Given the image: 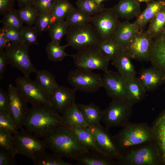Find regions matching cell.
Masks as SVG:
<instances>
[{
	"instance_id": "cb8c5ba5",
	"label": "cell",
	"mask_w": 165,
	"mask_h": 165,
	"mask_svg": "<svg viewBox=\"0 0 165 165\" xmlns=\"http://www.w3.org/2000/svg\"><path fill=\"white\" fill-rule=\"evenodd\" d=\"M140 3L137 0H120L113 8L119 18L128 20L140 13Z\"/></svg>"
},
{
	"instance_id": "f35d334b",
	"label": "cell",
	"mask_w": 165,
	"mask_h": 165,
	"mask_svg": "<svg viewBox=\"0 0 165 165\" xmlns=\"http://www.w3.org/2000/svg\"><path fill=\"white\" fill-rule=\"evenodd\" d=\"M0 23L4 26L20 29L23 26L24 22L19 15L17 10L14 9L9 11L3 15Z\"/></svg>"
},
{
	"instance_id": "836d02e7",
	"label": "cell",
	"mask_w": 165,
	"mask_h": 165,
	"mask_svg": "<svg viewBox=\"0 0 165 165\" xmlns=\"http://www.w3.org/2000/svg\"><path fill=\"white\" fill-rule=\"evenodd\" d=\"M92 16L77 8H74L65 20L69 26H76L90 23Z\"/></svg>"
},
{
	"instance_id": "ffe728a7",
	"label": "cell",
	"mask_w": 165,
	"mask_h": 165,
	"mask_svg": "<svg viewBox=\"0 0 165 165\" xmlns=\"http://www.w3.org/2000/svg\"><path fill=\"white\" fill-rule=\"evenodd\" d=\"M152 127L154 141L159 151L162 164H165V111L155 120Z\"/></svg>"
},
{
	"instance_id": "ab89813d",
	"label": "cell",
	"mask_w": 165,
	"mask_h": 165,
	"mask_svg": "<svg viewBox=\"0 0 165 165\" xmlns=\"http://www.w3.org/2000/svg\"><path fill=\"white\" fill-rule=\"evenodd\" d=\"M76 5L77 8L92 16L99 13L103 8L95 0H78Z\"/></svg>"
},
{
	"instance_id": "f546056e",
	"label": "cell",
	"mask_w": 165,
	"mask_h": 165,
	"mask_svg": "<svg viewBox=\"0 0 165 165\" xmlns=\"http://www.w3.org/2000/svg\"><path fill=\"white\" fill-rule=\"evenodd\" d=\"M70 128L74 131L79 142L88 150L97 151L102 153L97 146L93 134L87 128Z\"/></svg>"
},
{
	"instance_id": "8fae6325",
	"label": "cell",
	"mask_w": 165,
	"mask_h": 165,
	"mask_svg": "<svg viewBox=\"0 0 165 165\" xmlns=\"http://www.w3.org/2000/svg\"><path fill=\"white\" fill-rule=\"evenodd\" d=\"M15 83L16 87L24 100L32 107H53L50 96L41 89L35 81L31 80L29 77H19Z\"/></svg>"
},
{
	"instance_id": "6da1fadb",
	"label": "cell",
	"mask_w": 165,
	"mask_h": 165,
	"mask_svg": "<svg viewBox=\"0 0 165 165\" xmlns=\"http://www.w3.org/2000/svg\"><path fill=\"white\" fill-rule=\"evenodd\" d=\"M62 125L59 112L53 107L43 106L28 108L23 124L26 131L43 139Z\"/></svg>"
},
{
	"instance_id": "7c38bea8",
	"label": "cell",
	"mask_w": 165,
	"mask_h": 165,
	"mask_svg": "<svg viewBox=\"0 0 165 165\" xmlns=\"http://www.w3.org/2000/svg\"><path fill=\"white\" fill-rule=\"evenodd\" d=\"M119 17L113 8H104L92 16L90 23L97 33L101 40L112 38L120 23Z\"/></svg>"
},
{
	"instance_id": "816d5d0a",
	"label": "cell",
	"mask_w": 165,
	"mask_h": 165,
	"mask_svg": "<svg viewBox=\"0 0 165 165\" xmlns=\"http://www.w3.org/2000/svg\"><path fill=\"white\" fill-rule=\"evenodd\" d=\"M9 42L5 36L3 28L0 29V51L5 50L7 44Z\"/></svg>"
},
{
	"instance_id": "11a10c76",
	"label": "cell",
	"mask_w": 165,
	"mask_h": 165,
	"mask_svg": "<svg viewBox=\"0 0 165 165\" xmlns=\"http://www.w3.org/2000/svg\"><path fill=\"white\" fill-rule=\"evenodd\" d=\"M140 2H145L146 3L149 2L153 0H137Z\"/></svg>"
},
{
	"instance_id": "52a82bcc",
	"label": "cell",
	"mask_w": 165,
	"mask_h": 165,
	"mask_svg": "<svg viewBox=\"0 0 165 165\" xmlns=\"http://www.w3.org/2000/svg\"><path fill=\"white\" fill-rule=\"evenodd\" d=\"M29 46L23 41L16 43L9 42L5 52L8 64L20 70L24 76L29 77L38 70L32 64L29 55Z\"/></svg>"
},
{
	"instance_id": "e575fe53",
	"label": "cell",
	"mask_w": 165,
	"mask_h": 165,
	"mask_svg": "<svg viewBox=\"0 0 165 165\" xmlns=\"http://www.w3.org/2000/svg\"><path fill=\"white\" fill-rule=\"evenodd\" d=\"M68 26L65 19L58 20L50 26L48 31L51 41L60 44L66 35Z\"/></svg>"
},
{
	"instance_id": "db71d44e",
	"label": "cell",
	"mask_w": 165,
	"mask_h": 165,
	"mask_svg": "<svg viewBox=\"0 0 165 165\" xmlns=\"http://www.w3.org/2000/svg\"><path fill=\"white\" fill-rule=\"evenodd\" d=\"M159 35L165 38V26Z\"/></svg>"
},
{
	"instance_id": "277c9868",
	"label": "cell",
	"mask_w": 165,
	"mask_h": 165,
	"mask_svg": "<svg viewBox=\"0 0 165 165\" xmlns=\"http://www.w3.org/2000/svg\"><path fill=\"white\" fill-rule=\"evenodd\" d=\"M162 164L154 141L138 146L123 155L116 165H158Z\"/></svg>"
},
{
	"instance_id": "9c48e42d",
	"label": "cell",
	"mask_w": 165,
	"mask_h": 165,
	"mask_svg": "<svg viewBox=\"0 0 165 165\" xmlns=\"http://www.w3.org/2000/svg\"><path fill=\"white\" fill-rule=\"evenodd\" d=\"M20 130L13 136L17 154L24 155L33 161L46 152L47 145L44 139H39L23 128Z\"/></svg>"
},
{
	"instance_id": "ee69618b",
	"label": "cell",
	"mask_w": 165,
	"mask_h": 165,
	"mask_svg": "<svg viewBox=\"0 0 165 165\" xmlns=\"http://www.w3.org/2000/svg\"><path fill=\"white\" fill-rule=\"evenodd\" d=\"M51 13L39 12L34 26L41 33L48 30Z\"/></svg>"
},
{
	"instance_id": "4dcf8cb0",
	"label": "cell",
	"mask_w": 165,
	"mask_h": 165,
	"mask_svg": "<svg viewBox=\"0 0 165 165\" xmlns=\"http://www.w3.org/2000/svg\"><path fill=\"white\" fill-rule=\"evenodd\" d=\"M97 46L110 61L114 60L123 50L112 38L101 40Z\"/></svg>"
},
{
	"instance_id": "44dd1931",
	"label": "cell",
	"mask_w": 165,
	"mask_h": 165,
	"mask_svg": "<svg viewBox=\"0 0 165 165\" xmlns=\"http://www.w3.org/2000/svg\"><path fill=\"white\" fill-rule=\"evenodd\" d=\"M140 30L134 23L128 20L120 23L112 38L123 49Z\"/></svg>"
},
{
	"instance_id": "4316f807",
	"label": "cell",
	"mask_w": 165,
	"mask_h": 165,
	"mask_svg": "<svg viewBox=\"0 0 165 165\" xmlns=\"http://www.w3.org/2000/svg\"><path fill=\"white\" fill-rule=\"evenodd\" d=\"M76 160L80 165H116L114 160L96 151H88L82 154Z\"/></svg>"
},
{
	"instance_id": "9a60e30c",
	"label": "cell",
	"mask_w": 165,
	"mask_h": 165,
	"mask_svg": "<svg viewBox=\"0 0 165 165\" xmlns=\"http://www.w3.org/2000/svg\"><path fill=\"white\" fill-rule=\"evenodd\" d=\"M7 92L9 99L8 114L18 128L22 129L28 109L27 103L16 87L12 84H9Z\"/></svg>"
},
{
	"instance_id": "1f68e13d",
	"label": "cell",
	"mask_w": 165,
	"mask_h": 165,
	"mask_svg": "<svg viewBox=\"0 0 165 165\" xmlns=\"http://www.w3.org/2000/svg\"><path fill=\"white\" fill-rule=\"evenodd\" d=\"M68 46L67 44L61 46L60 43L52 41L49 42L46 47L48 59L50 61L55 62L61 61L67 56H71L65 52V49Z\"/></svg>"
},
{
	"instance_id": "30bf717a",
	"label": "cell",
	"mask_w": 165,
	"mask_h": 165,
	"mask_svg": "<svg viewBox=\"0 0 165 165\" xmlns=\"http://www.w3.org/2000/svg\"><path fill=\"white\" fill-rule=\"evenodd\" d=\"M67 80L76 91L94 93L103 87L101 75L92 71L77 68L70 71Z\"/></svg>"
},
{
	"instance_id": "7dc6e473",
	"label": "cell",
	"mask_w": 165,
	"mask_h": 165,
	"mask_svg": "<svg viewBox=\"0 0 165 165\" xmlns=\"http://www.w3.org/2000/svg\"><path fill=\"white\" fill-rule=\"evenodd\" d=\"M14 155L6 150L0 148V165H15L17 163Z\"/></svg>"
},
{
	"instance_id": "484cf974",
	"label": "cell",
	"mask_w": 165,
	"mask_h": 165,
	"mask_svg": "<svg viewBox=\"0 0 165 165\" xmlns=\"http://www.w3.org/2000/svg\"><path fill=\"white\" fill-rule=\"evenodd\" d=\"M126 79L128 101L133 105L141 102L147 91L139 78L135 76Z\"/></svg>"
},
{
	"instance_id": "5bb4252c",
	"label": "cell",
	"mask_w": 165,
	"mask_h": 165,
	"mask_svg": "<svg viewBox=\"0 0 165 165\" xmlns=\"http://www.w3.org/2000/svg\"><path fill=\"white\" fill-rule=\"evenodd\" d=\"M153 39L146 31L140 30L123 50L132 59L141 61H149Z\"/></svg>"
},
{
	"instance_id": "f1b7e54d",
	"label": "cell",
	"mask_w": 165,
	"mask_h": 165,
	"mask_svg": "<svg viewBox=\"0 0 165 165\" xmlns=\"http://www.w3.org/2000/svg\"><path fill=\"white\" fill-rule=\"evenodd\" d=\"M36 74V83L43 90L50 96L58 86L55 76L45 69L38 71Z\"/></svg>"
},
{
	"instance_id": "e0dca14e",
	"label": "cell",
	"mask_w": 165,
	"mask_h": 165,
	"mask_svg": "<svg viewBox=\"0 0 165 165\" xmlns=\"http://www.w3.org/2000/svg\"><path fill=\"white\" fill-rule=\"evenodd\" d=\"M76 91L73 88L58 85L50 95L53 107L62 113L75 102Z\"/></svg>"
},
{
	"instance_id": "60d3db41",
	"label": "cell",
	"mask_w": 165,
	"mask_h": 165,
	"mask_svg": "<svg viewBox=\"0 0 165 165\" xmlns=\"http://www.w3.org/2000/svg\"><path fill=\"white\" fill-rule=\"evenodd\" d=\"M22 41L27 45H38L37 38L39 32L34 26L26 25L23 26L20 29Z\"/></svg>"
},
{
	"instance_id": "5b68a950",
	"label": "cell",
	"mask_w": 165,
	"mask_h": 165,
	"mask_svg": "<svg viewBox=\"0 0 165 165\" xmlns=\"http://www.w3.org/2000/svg\"><path fill=\"white\" fill-rule=\"evenodd\" d=\"M71 55L76 68L92 71L101 70L107 72L110 61L104 55L97 46L86 47Z\"/></svg>"
},
{
	"instance_id": "7a4b0ae2",
	"label": "cell",
	"mask_w": 165,
	"mask_h": 165,
	"mask_svg": "<svg viewBox=\"0 0 165 165\" xmlns=\"http://www.w3.org/2000/svg\"><path fill=\"white\" fill-rule=\"evenodd\" d=\"M48 148L62 157L76 160L89 151L81 144L70 128L62 125L44 138Z\"/></svg>"
},
{
	"instance_id": "6f0895ef",
	"label": "cell",
	"mask_w": 165,
	"mask_h": 165,
	"mask_svg": "<svg viewBox=\"0 0 165 165\" xmlns=\"http://www.w3.org/2000/svg\"></svg>"
},
{
	"instance_id": "d6a6232c",
	"label": "cell",
	"mask_w": 165,
	"mask_h": 165,
	"mask_svg": "<svg viewBox=\"0 0 165 165\" xmlns=\"http://www.w3.org/2000/svg\"><path fill=\"white\" fill-rule=\"evenodd\" d=\"M165 26V6L161 9L149 22L147 33L152 38L158 36Z\"/></svg>"
},
{
	"instance_id": "f5cc1de1",
	"label": "cell",
	"mask_w": 165,
	"mask_h": 165,
	"mask_svg": "<svg viewBox=\"0 0 165 165\" xmlns=\"http://www.w3.org/2000/svg\"><path fill=\"white\" fill-rule=\"evenodd\" d=\"M17 2L19 7H21L27 5L33 6V4L35 0H16Z\"/></svg>"
},
{
	"instance_id": "f907efd6",
	"label": "cell",
	"mask_w": 165,
	"mask_h": 165,
	"mask_svg": "<svg viewBox=\"0 0 165 165\" xmlns=\"http://www.w3.org/2000/svg\"><path fill=\"white\" fill-rule=\"evenodd\" d=\"M8 64L7 57L5 51H0V79L2 80Z\"/></svg>"
},
{
	"instance_id": "2e32d148",
	"label": "cell",
	"mask_w": 165,
	"mask_h": 165,
	"mask_svg": "<svg viewBox=\"0 0 165 165\" xmlns=\"http://www.w3.org/2000/svg\"><path fill=\"white\" fill-rule=\"evenodd\" d=\"M103 78V87L109 97L128 101L126 79L119 73L108 70Z\"/></svg>"
},
{
	"instance_id": "ba28073f",
	"label": "cell",
	"mask_w": 165,
	"mask_h": 165,
	"mask_svg": "<svg viewBox=\"0 0 165 165\" xmlns=\"http://www.w3.org/2000/svg\"><path fill=\"white\" fill-rule=\"evenodd\" d=\"M67 44L77 50L90 46H98L101 39L90 23L68 26L66 34Z\"/></svg>"
},
{
	"instance_id": "9f6ffc18",
	"label": "cell",
	"mask_w": 165,
	"mask_h": 165,
	"mask_svg": "<svg viewBox=\"0 0 165 165\" xmlns=\"http://www.w3.org/2000/svg\"><path fill=\"white\" fill-rule=\"evenodd\" d=\"M105 0H95V2L98 5H101V3Z\"/></svg>"
},
{
	"instance_id": "8d00e7d4",
	"label": "cell",
	"mask_w": 165,
	"mask_h": 165,
	"mask_svg": "<svg viewBox=\"0 0 165 165\" xmlns=\"http://www.w3.org/2000/svg\"><path fill=\"white\" fill-rule=\"evenodd\" d=\"M63 157L53 153L46 152L33 161L35 165H73L62 159Z\"/></svg>"
},
{
	"instance_id": "d4e9b609",
	"label": "cell",
	"mask_w": 165,
	"mask_h": 165,
	"mask_svg": "<svg viewBox=\"0 0 165 165\" xmlns=\"http://www.w3.org/2000/svg\"><path fill=\"white\" fill-rule=\"evenodd\" d=\"M129 54L123 49L114 60L112 64L117 69L118 72L126 79L135 76L136 72Z\"/></svg>"
},
{
	"instance_id": "ac0fdd59",
	"label": "cell",
	"mask_w": 165,
	"mask_h": 165,
	"mask_svg": "<svg viewBox=\"0 0 165 165\" xmlns=\"http://www.w3.org/2000/svg\"><path fill=\"white\" fill-rule=\"evenodd\" d=\"M149 61L165 75V38L159 35L153 39Z\"/></svg>"
},
{
	"instance_id": "7bdbcfd3",
	"label": "cell",
	"mask_w": 165,
	"mask_h": 165,
	"mask_svg": "<svg viewBox=\"0 0 165 165\" xmlns=\"http://www.w3.org/2000/svg\"><path fill=\"white\" fill-rule=\"evenodd\" d=\"M0 129L13 134L17 133L18 129L8 113L0 112Z\"/></svg>"
},
{
	"instance_id": "7402d4cb",
	"label": "cell",
	"mask_w": 165,
	"mask_h": 165,
	"mask_svg": "<svg viewBox=\"0 0 165 165\" xmlns=\"http://www.w3.org/2000/svg\"><path fill=\"white\" fill-rule=\"evenodd\" d=\"M61 115L64 126L69 128H87L89 126L75 102L68 108Z\"/></svg>"
},
{
	"instance_id": "b9f144b4",
	"label": "cell",
	"mask_w": 165,
	"mask_h": 165,
	"mask_svg": "<svg viewBox=\"0 0 165 165\" xmlns=\"http://www.w3.org/2000/svg\"><path fill=\"white\" fill-rule=\"evenodd\" d=\"M0 147L15 156L17 154L13 134L0 129Z\"/></svg>"
},
{
	"instance_id": "d6986e66",
	"label": "cell",
	"mask_w": 165,
	"mask_h": 165,
	"mask_svg": "<svg viewBox=\"0 0 165 165\" xmlns=\"http://www.w3.org/2000/svg\"><path fill=\"white\" fill-rule=\"evenodd\" d=\"M147 91H153L165 80V75L157 68H144L140 72L139 77Z\"/></svg>"
},
{
	"instance_id": "d590c367",
	"label": "cell",
	"mask_w": 165,
	"mask_h": 165,
	"mask_svg": "<svg viewBox=\"0 0 165 165\" xmlns=\"http://www.w3.org/2000/svg\"><path fill=\"white\" fill-rule=\"evenodd\" d=\"M74 8L68 0H56L51 13L58 20H64Z\"/></svg>"
},
{
	"instance_id": "bcb514c9",
	"label": "cell",
	"mask_w": 165,
	"mask_h": 165,
	"mask_svg": "<svg viewBox=\"0 0 165 165\" xmlns=\"http://www.w3.org/2000/svg\"><path fill=\"white\" fill-rule=\"evenodd\" d=\"M56 0H35L33 6L39 12L51 13Z\"/></svg>"
},
{
	"instance_id": "83f0119b",
	"label": "cell",
	"mask_w": 165,
	"mask_h": 165,
	"mask_svg": "<svg viewBox=\"0 0 165 165\" xmlns=\"http://www.w3.org/2000/svg\"><path fill=\"white\" fill-rule=\"evenodd\" d=\"M84 119L89 126L99 127L101 125L103 110L94 103L86 105L77 104Z\"/></svg>"
},
{
	"instance_id": "3957f363",
	"label": "cell",
	"mask_w": 165,
	"mask_h": 165,
	"mask_svg": "<svg viewBox=\"0 0 165 165\" xmlns=\"http://www.w3.org/2000/svg\"><path fill=\"white\" fill-rule=\"evenodd\" d=\"M113 137L122 156L138 146L154 141L152 126L145 123L129 122Z\"/></svg>"
},
{
	"instance_id": "74e56055",
	"label": "cell",
	"mask_w": 165,
	"mask_h": 165,
	"mask_svg": "<svg viewBox=\"0 0 165 165\" xmlns=\"http://www.w3.org/2000/svg\"><path fill=\"white\" fill-rule=\"evenodd\" d=\"M17 12L24 23L30 26L35 24L39 13L33 6L30 5L20 7Z\"/></svg>"
},
{
	"instance_id": "603a6c76",
	"label": "cell",
	"mask_w": 165,
	"mask_h": 165,
	"mask_svg": "<svg viewBox=\"0 0 165 165\" xmlns=\"http://www.w3.org/2000/svg\"><path fill=\"white\" fill-rule=\"evenodd\" d=\"M146 3V7L143 11L141 12L134 22L140 30H143L148 23L165 6L164 0H153Z\"/></svg>"
},
{
	"instance_id": "f6af8a7d",
	"label": "cell",
	"mask_w": 165,
	"mask_h": 165,
	"mask_svg": "<svg viewBox=\"0 0 165 165\" xmlns=\"http://www.w3.org/2000/svg\"><path fill=\"white\" fill-rule=\"evenodd\" d=\"M7 38L11 43L22 41L20 29L3 26L2 28Z\"/></svg>"
},
{
	"instance_id": "c3c4849f",
	"label": "cell",
	"mask_w": 165,
	"mask_h": 165,
	"mask_svg": "<svg viewBox=\"0 0 165 165\" xmlns=\"http://www.w3.org/2000/svg\"><path fill=\"white\" fill-rule=\"evenodd\" d=\"M9 99L7 91L0 88V112L8 113Z\"/></svg>"
},
{
	"instance_id": "8992f818",
	"label": "cell",
	"mask_w": 165,
	"mask_h": 165,
	"mask_svg": "<svg viewBox=\"0 0 165 165\" xmlns=\"http://www.w3.org/2000/svg\"><path fill=\"white\" fill-rule=\"evenodd\" d=\"M133 105L128 101L112 99L108 106L103 110L101 121L105 127H123L129 122L132 115Z\"/></svg>"
},
{
	"instance_id": "4fadbf2b",
	"label": "cell",
	"mask_w": 165,
	"mask_h": 165,
	"mask_svg": "<svg viewBox=\"0 0 165 165\" xmlns=\"http://www.w3.org/2000/svg\"><path fill=\"white\" fill-rule=\"evenodd\" d=\"M87 128L93 134L97 146L103 154L115 162L122 157L108 129L101 125L98 127L89 126Z\"/></svg>"
},
{
	"instance_id": "681fc988",
	"label": "cell",
	"mask_w": 165,
	"mask_h": 165,
	"mask_svg": "<svg viewBox=\"0 0 165 165\" xmlns=\"http://www.w3.org/2000/svg\"><path fill=\"white\" fill-rule=\"evenodd\" d=\"M16 0H0V14L3 15L9 11L14 9Z\"/></svg>"
}]
</instances>
